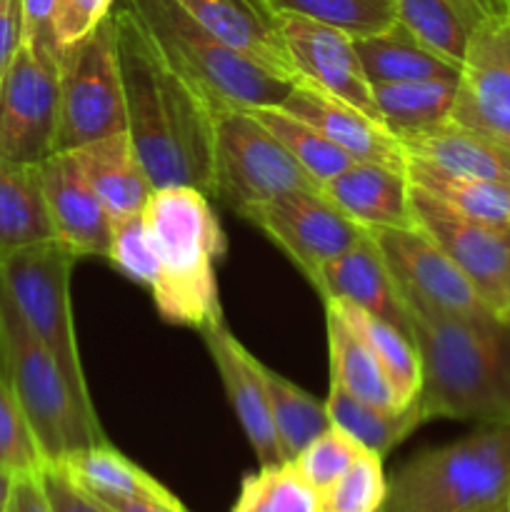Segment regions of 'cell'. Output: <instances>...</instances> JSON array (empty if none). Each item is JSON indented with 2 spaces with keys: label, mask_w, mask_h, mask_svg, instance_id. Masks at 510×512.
Instances as JSON below:
<instances>
[{
  "label": "cell",
  "mask_w": 510,
  "mask_h": 512,
  "mask_svg": "<svg viewBox=\"0 0 510 512\" xmlns=\"http://www.w3.org/2000/svg\"><path fill=\"white\" fill-rule=\"evenodd\" d=\"M123 73L128 135L153 188L190 185L213 198L215 110L160 55L128 3L110 13Z\"/></svg>",
  "instance_id": "cell-1"
},
{
  "label": "cell",
  "mask_w": 510,
  "mask_h": 512,
  "mask_svg": "<svg viewBox=\"0 0 510 512\" xmlns=\"http://www.w3.org/2000/svg\"><path fill=\"white\" fill-rule=\"evenodd\" d=\"M413 315V340L423 363L418 405L435 418L510 425V325L503 318Z\"/></svg>",
  "instance_id": "cell-2"
},
{
  "label": "cell",
  "mask_w": 510,
  "mask_h": 512,
  "mask_svg": "<svg viewBox=\"0 0 510 512\" xmlns=\"http://www.w3.org/2000/svg\"><path fill=\"white\" fill-rule=\"evenodd\" d=\"M143 220L160 263V280L150 290L160 318L200 333L220 323L213 265L225 253V233L210 195L190 185L155 188Z\"/></svg>",
  "instance_id": "cell-3"
},
{
  "label": "cell",
  "mask_w": 510,
  "mask_h": 512,
  "mask_svg": "<svg viewBox=\"0 0 510 512\" xmlns=\"http://www.w3.org/2000/svg\"><path fill=\"white\" fill-rule=\"evenodd\" d=\"M0 380L18 400L45 463L108 443L100 420L80 410L63 370L25 323L0 280Z\"/></svg>",
  "instance_id": "cell-4"
},
{
  "label": "cell",
  "mask_w": 510,
  "mask_h": 512,
  "mask_svg": "<svg viewBox=\"0 0 510 512\" xmlns=\"http://www.w3.org/2000/svg\"><path fill=\"white\" fill-rule=\"evenodd\" d=\"M510 493V425L415 455L388 483L385 512H503Z\"/></svg>",
  "instance_id": "cell-5"
},
{
  "label": "cell",
  "mask_w": 510,
  "mask_h": 512,
  "mask_svg": "<svg viewBox=\"0 0 510 512\" xmlns=\"http://www.w3.org/2000/svg\"><path fill=\"white\" fill-rule=\"evenodd\" d=\"M123 3L138 15L160 55L208 98L213 110L280 105L293 88L290 80L278 78L255 60L213 38L175 0Z\"/></svg>",
  "instance_id": "cell-6"
},
{
  "label": "cell",
  "mask_w": 510,
  "mask_h": 512,
  "mask_svg": "<svg viewBox=\"0 0 510 512\" xmlns=\"http://www.w3.org/2000/svg\"><path fill=\"white\" fill-rule=\"evenodd\" d=\"M75 260L78 255L65 248L60 240H45L5 258L0 263V280L13 295L25 323L60 365L80 410L90 420H98L80 363L78 338H75L73 303H70V275Z\"/></svg>",
  "instance_id": "cell-7"
},
{
  "label": "cell",
  "mask_w": 510,
  "mask_h": 512,
  "mask_svg": "<svg viewBox=\"0 0 510 512\" xmlns=\"http://www.w3.org/2000/svg\"><path fill=\"white\" fill-rule=\"evenodd\" d=\"M60 110L55 153L128 130L123 73L113 18L60 50Z\"/></svg>",
  "instance_id": "cell-8"
},
{
  "label": "cell",
  "mask_w": 510,
  "mask_h": 512,
  "mask_svg": "<svg viewBox=\"0 0 510 512\" xmlns=\"http://www.w3.org/2000/svg\"><path fill=\"white\" fill-rule=\"evenodd\" d=\"M293 190L320 193V185L250 110H215L213 198L240 215L250 205Z\"/></svg>",
  "instance_id": "cell-9"
},
{
  "label": "cell",
  "mask_w": 510,
  "mask_h": 512,
  "mask_svg": "<svg viewBox=\"0 0 510 512\" xmlns=\"http://www.w3.org/2000/svg\"><path fill=\"white\" fill-rule=\"evenodd\" d=\"M400 295L410 313L438 315V318H490L495 315L463 270L443 253L425 230L415 228H373ZM498 318V315H495Z\"/></svg>",
  "instance_id": "cell-10"
},
{
  "label": "cell",
  "mask_w": 510,
  "mask_h": 512,
  "mask_svg": "<svg viewBox=\"0 0 510 512\" xmlns=\"http://www.w3.org/2000/svg\"><path fill=\"white\" fill-rule=\"evenodd\" d=\"M240 218L253 223L270 243L278 245L313 288L325 265L340 258L368 233L363 225L328 203L323 193L305 190H293L250 205Z\"/></svg>",
  "instance_id": "cell-11"
},
{
  "label": "cell",
  "mask_w": 510,
  "mask_h": 512,
  "mask_svg": "<svg viewBox=\"0 0 510 512\" xmlns=\"http://www.w3.org/2000/svg\"><path fill=\"white\" fill-rule=\"evenodd\" d=\"M410 203L415 225L443 248L473 283L483 303L503 318L510 298V225L485 223L458 213L418 185H413Z\"/></svg>",
  "instance_id": "cell-12"
},
{
  "label": "cell",
  "mask_w": 510,
  "mask_h": 512,
  "mask_svg": "<svg viewBox=\"0 0 510 512\" xmlns=\"http://www.w3.org/2000/svg\"><path fill=\"white\" fill-rule=\"evenodd\" d=\"M60 110L58 60L20 45L0 80V158L38 165L55 153Z\"/></svg>",
  "instance_id": "cell-13"
},
{
  "label": "cell",
  "mask_w": 510,
  "mask_h": 512,
  "mask_svg": "<svg viewBox=\"0 0 510 512\" xmlns=\"http://www.w3.org/2000/svg\"><path fill=\"white\" fill-rule=\"evenodd\" d=\"M450 120L510 150V13L480 20L470 35Z\"/></svg>",
  "instance_id": "cell-14"
},
{
  "label": "cell",
  "mask_w": 510,
  "mask_h": 512,
  "mask_svg": "<svg viewBox=\"0 0 510 512\" xmlns=\"http://www.w3.org/2000/svg\"><path fill=\"white\" fill-rule=\"evenodd\" d=\"M285 40L298 78L318 85L325 93L345 100L380 120L373 100V85L365 78L363 63L355 50V38L330 25L315 23L293 13H273ZM383 123V120H380Z\"/></svg>",
  "instance_id": "cell-15"
},
{
  "label": "cell",
  "mask_w": 510,
  "mask_h": 512,
  "mask_svg": "<svg viewBox=\"0 0 510 512\" xmlns=\"http://www.w3.org/2000/svg\"><path fill=\"white\" fill-rule=\"evenodd\" d=\"M38 168L55 240L78 258H108L113 218L75 163L73 153L60 150L38 163Z\"/></svg>",
  "instance_id": "cell-16"
},
{
  "label": "cell",
  "mask_w": 510,
  "mask_h": 512,
  "mask_svg": "<svg viewBox=\"0 0 510 512\" xmlns=\"http://www.w3.org/2000/svg\"><path fill=\"white\" fill-rule=\"evenodd\" d=\"M280 108L313 125L355 163H378L395 170L408 168L403 143L380 120L370 118L368 113L325 93L308 80H295Z\"/></svg>",
  "instance_id": "cell-17"
},
{
  "label": "cell",
  "mask_w": 510,
  "mask_h": 512,
  "mask_svg": "<svg viewBox=\"0 0 510 512\" xmlns=\"http://www.w3.org/2000/svg\"><path fill=\"white\" fill-rule=\"evenodd\" d=\"M203 340L220 373V383L228 395L230 408L238 415L240 428H243L253 453L258 455L260 465L285 463L273 415H270L268 390H265L260 363L235 340L225 320L203 330Z\"/></svg>",
  "instance_id": "cell-18"
},
{
  "label": "cell",
  "mask_w": 510,
  "mask_h": 512,
  "mask_svg": "<svg viewBox=\"0 0 510 512\" xmlns=\"http://www.w3.org/2000/svg\"><path fill=\"white\" fill-rule=\"evenodd\" d=\"M315 290L323 303L325 300H343V303L355 305L413 338V315H410V308L405 305L398 283H395L370 230L353 248L325 265Z\"/></svg>",
  "instance_id": "cell-19"
},
{
  "label": "cell",
  "mask_w": 510,
  "mask_h": 512,
  "mask_svg": "<svg viewBox=\"0 0 510 512\" xmlns=\"http://www.w3.org/2000/svg\"><path fill=\"white\" fill-rule=\"evenodd\" d=\"M195 23L220 43L255 60L278 78L298 80L275 15L258 0H175Z\"/></svg>",
  "instance_id": "cell-20"
},
{
  "label": "cell",
  "mask_w": 510,
  "mask_h": 512,
  "mask_svg": "<svg viewBox=\"0 0 510 512\" xmlns=\"http://www.w3.org/2000/svg\"><path fill=\"white\" fill-rule=\"evenodd\" d=\"M320 193L365 230L415 228L410 203L413 183L405 170L378 163H353L320 185Z\"/></svg>",
  "instance_id": "cell-21"
},
{
  "label": "cell",
  "mask_w": 510,
  "mask_h": 512,
  "mask_svg": "<svg viewBox=\"0 0 510 512\" xmlns=\"http://www.w3.org/2000/svg\"><path fill=\"white\" fill-rule=\"evenodd\" d=\"M95 195L103 200L110 218L125 220L140 215L153 195L143 160L130 140L128 130L85 143L70 150Z\"/></svg>",
  "instance_id": "cell-22"
},
{
  "label": "cell",
  "mask_w": 510,
  "mask_h": 512,
  "mask_svg": "<svg viewBox=\"0 0 510 512\" xmlns=\"http://www.w3.org/2000/svg\"><path fill=\"white\" fill-rule=\"evenodd\" d=\"M400 143L408 158L423 160L445 173L510 185V150L453 120Z\"/></svg>",
  "instance_id": "cell-23"
},
{
  "label": "cell",
  "mask_w": 510,
  "mask_h": 512,
  "mask_svg": "<svg viewBox=\"0 0 510 512\" xmlns=\"http://www.w3.org/2000/svg\"><path fill=\"white\" fill-rule=\"evenodd\" d=\"M53 238L40 168L0 158V263Z\"/></svg>",
  "instance_id": "cell-24"
},
{
  "label": "cell",
  "mask_w": 510,
  "mask_h": 512,
  "mask_svg": "<svg viewBox=\"0 0 510 512\" xmlns=\"http://www.w3.org/2000/svg\"><path fill=\"white\" fill-rule=\"evenodd\" d=\"M365 78L375 83H410V80H458L460 65L443 58L408 33L403 25L355 40Z\"/></svg>",
  "instance_id": "cell-25"
},
{
  "label": "cell",
  "mask_w": 510,
  "mask_h": 512,
  "mask_svg": "<svg viewBox=\"0 0 510 512\" xmlns=\"http://www.w3.org/2000/svg\"><path fill=\"white\" fill-rule=\"evenodd\" d=\"M325 310H333L368 345L370 353L383 365L400 405H413L423 388V363L413 338L343 300H325Z\"/></svg>",
  "instance_id": "cell-26"
},
{
  "label": "cell",
  "mask_w": 510,
  "mask_h": 512,
  "mask_svg": "<svg viewBox=\"0 0 510 512\" xmlns=\"http://www.w3.org/2000/svg\"><path fill=\"white\" fill-rule=\"evenodd\" d=\"M458 80H410L375 83L373 100L385 128L398 140L428 133L448 123Z\"/></svg>",
  "instance_id": "cell-27"
},
{
  "label": "cell",
  "mask_w": 510,
  "mask_h": 512,
  "mask_svg": "<svg viewBox=\"0 0 510 512\" xmlns=\"http://www.w3.org/2000/svg\"><path fill=\"white\" fill-rule=\"evenodd\" d=\"M325 408H328V418L335 428L345 430L360 448L380 455V458H385L418 425H423L418 400L400 410L375 408V405H368L345 393L338 383H330Z\"/></svg>",
  "instance_id": "cell-28"
},
{
  "label": "cell",
  "mask_w": 510,
  "mask_h": 512,
  "mask_svg": "<svg viewBox=\"0 0 510 512\" xmlns=\"http://www.w3.org/2000/svg\"><path fill=\"white\" fill-rule=\"evenodd\" d=\"M328 313V348H330V383H338L353 398L375 408L400 410V405L383 365L378 363L368 345L333 313Z\"/></svg>",
  "instance_id": "cell-29"
},
{
  "label": "cell",
  "mask_w": 510,
  "mask_h": 512,
  "mask_svg": "<svg viewBox=\"0 0 510 512\" xmlns=\"http://www.w3.org/2000/svg\"><path fill=\"white\" fill-rule=\"evenodd\" d=\"M395 20L443 58L463 63L480 13L470 0H393Z\"/></svg>",
  "instance_id": "cell-30"
},
{
  "label": "cell",
  "mask_w": 510,
  "mask_h": 512,
  "mask_svg": "<svg viewBox=\"0 0 510 512\" xmlns=\"http://www.w3.org/2000/svg\"><path fill=\"white\" fill-rule=\"evenodd\" d=\"M55 465H63L75 483L83 485L88 493H93L100 500L153 498V495L170 493L163 483H158L153 475L145 473L140 465L125 458L110 443L85 448Z\"/></svg>",
  "instance_id": "cell-31"
},
{
  "label": "cell",
  "mask_w": 510,
  "mask_h": 512,
  "mask_svg": "<svg viewBox=\"0 0 510 512\" xmlns=\"http://www.w3.org/2000/svg\"><path fill=\"white\" fill-rule=\"evenodd\" d=\"M405 173L410 183L435 195L440 203L458 213L485 220V223L510 225V185L445 173L415 158H408Z\"/></svg>",
  "instance_id": "cell-32"
},
{
  "label": "cell",
  "mask_w": 510,
  "mask_h": 512,
  "mask_svg": "<svg viewBox=\"0 0 510 512\" xmlns=\"http://www.w3.org/2000/svg\"><path fill=\"white\" fill-rule=\"evenodd\" d=\"M265 390H268L270 415H273L275 433H278L280 450L285 460H295L303 453L305 445L313 443L320 433L330 428L328 408L325 403L315 400L288 378L260 363Z\"/></svg>",
  "instance_id": "cell-33"
},
{
  "label": "cell",
  "mask_w": 510,
  "mask_h": 512,
  "mask_svg": "<svg viewBox=\"0 0 510 512\" xmlns=\"http://www.w3.org/2000/svg\"><path fill=\"white\" fill-rule=\"evenodd\" d=\"M250 113L275 135V140L293 155L295 163L318 185L328 183V180H333L335 175H340L345 168L355 163L348 153H343L338 145L330 143L313 125L290 115L280 105L250 108Z\"/></svg>",
  "instance_id": "cell-34"
},
{
  "label": "cell",
  "mask_w": 510,
  "mask_h": 512,
  "mask_svg": "<svg viewBox=\"0 0 510 512\" xmlns=\"http://www.w3.org/2000/svg\"><path fill=\"white\" fill-rule=\"evenodd\" d=\"M270 13H293L315 23L330 25L350 38H370L393 28V0H258Z\"/></svg>",
  "instance_id": "cell-35"
},
{
  "label": "cell",
  "mask_w": 510,
  "mask_h": 512,
  "mask_svg": "<svg viewBox=\"0 0 510 512\" xmlns=\"http://www.w3.org/2000/svg\"><path fill=\"white\" fill-rule=\"evenodd\" d=\"M230 512H318V493L290 460L245 475Z\"/></svg>",
  "instance_id": "cell-36"
},
{
  "label": "cell",
  "mask_w": 510,
  "mask_h": 512,
  "mask_svg": "<svg viewBox=\"0 0 510 512\" xmlns=\"http://www.w3.org/2000/svg\"><path fill=\"white\" fill-rule=\"evenodd\" d=\"M385 500L388 480L383 458L363 450L333 485L320 490L318 512H385Z\"/></svg>",
  "instance_id": "cell-37"
},
{
  "label": "cell",
  "mask_w": 510,
  "mask_h": 512,
  "mask_svg": "<svg viewBox=\"0 0 510 512\" xmlns=\"http://www.w3.org/2000/svg\"><path fill=\"white\" fill-rule=\"evenodd\" d=\"M365 448H360L353 438H350L345 430L330 425L325 433H320L318 438L310 445H305L303 453L298 455L290 463L298 468V473L308 480L315 488V493L325 490L328 485H333L350 465L358 460V455Z\"/></svg>",
  "instance_id": "cell-38"
},
{
  "label": "cell",
  "mask_w": 510,
  "mask_h": 512,
  "mask_svg": "<svg viewBox=\"0 0 510 512\" xmlns=\"http://www.w3.org/2000/svg\"><path fill=\"white\" fill-rule=\"evenodd\" d=\"M108 260L120 273L128 275L135 283L145 285L148 290H153L158 285L160 263L153 250V243L148 238L143 213L133 215V218L115 220Z\"/></svg>",
  "instance_id": "cell-39"
},
{
  "label": "cell",
  "mask_w": 510,
  "mask_h": 512,
  "mask_svg": "<svg viewBox=\"0 0 510 512\" xmlns=\"http://www.w3.org/2000/svg\"><path fill=\"white\" fill-rule=\"evenodd\" d=\"M0 465L13 475L35 473L45 465L18 400L0 380Z\"/></svg>",
  "instance_id": "cell-40"
},
{
  "label": "cell",
  "mask_w": 510,
  "mask_h": 512,
  "mask_svg": "<svg viewBox=\"0 0 510 512\" xmlns=\"http://www.w3.org/2000/svg\"><path fill=\"white\" fill-rule=\"evenodd\" d=\"M115 0H55L53 33L58 48L80 43L85 35L93 33L110 13Z\"/></svg>",
  "instance_id": "cell-41"
},
{
  "label": "cell",
  "mask_w": 510,
  "mask_h": 512,
  "mask_svg": "<svg viewBox=\"0 0 510 512\" xmlns=\"http://www.w3.org/2000/svg\"><path fill=\"white\" fill-rule=\"evenodd\" d=\"M40 480L55 512H113L103 500L75 483L63 465L45 463L40 468Z\"/></svg>",
  "instance_id": "cell-42"
},
{
  "label": "cell",
  "mask_w": 510,
  "mask_h": 512,
  "mask_svg": "<svg viewBox=\"0 0 510 512\" xmlns=\"http://www.w3.org/2000/svg\"><path fill=\"white\" fill-rule=\"evenodd\" d=\"M23 10V45L35 55L58 60L60 48L53 33L55 0H20Z\"/></svg>",
  "instance_id": "cell-43"
},
{
  "label": "cell",
  "mask_w": 510,
  "mask_h": 512,
  "mask_svg": "<svg viewBox=\"0 0 510 512\" xmlns=\"http://www.w3.org/2000/svg\"><path fill=\"white\" fill-rule=\"evenodd\" d=\"M23 45V10L20 0H0V80Z\"/></svg>",
  "instance_id": "cell-44"
},
{
  "label": "cell",
  "mask_w": 510,
  "mask_h": 512,
  "mask_svg": "<svg viewBox=\"0 0 510 512\" xmlns=\"http://www.w3.org/2000/svg\"><path fill=\"white\" fill-rule=\"evenodd\" d=\"M5 512H55L40 480V470L15 475Z\"/></svg>",
  "instance_id": "cell-45"
},
{
  "label": "cell",
  "mask_w": 510,
  "mask_h": 512,
  "mask_svg": "<svg viewBox=\"0 0 510 512\" xmlns=\"http://www.w3.org/2000/svg\"><path fill=\"white\" fill-rule=\"evenodd\" d=\"M113 512H188L185 505L168 495H153V498H120V500H103Z\"/></svg>",
  "instance_id": "cell-46"
},
{
  "label": "cell",
  "mask_w": 510,
  "mask_h": 512,
  "mask_svg": "<svg viewBox=\"0 0 510 512\" xmlns=\"http://www.w3.org/2000/svg\"><path fill=\"white\" fill-rule=\"evenodd\" d=\"M473 8L478 10L480 18H500L510 13V0H470Z\"/></svg>",
  "instance_id": "cell-47"
},
{
  "label": "cell",
  "mask_w": 510,
  "mask_h": 512,
  "mask_svg": "<svg viewBox=\"0 0 510 512\" xmlns=\"http://www.w3.org/2000/svg\"><path fill=\"white\" fill-rule=\"evenodd\" d=\"M13 478L15 475L10 473L8 468H3V465H0V512H5V505H8L10 488H13Z\"/></svg>",
  "instance_id": "cell-48"
},
{
  "label": "cell",
  "mask_w": 510,
  "mask_h": 512,
  "mask_svg": "<svg viewBox=\"0 0 510 512\" xmlns=\"http://www.w3.org/2000/svg\"><path fill=\"white\" fill-rule=\"evenodd\" d=\"M503 320L510 325V298H508V305H505V313H503Z\"/></svg>",
  "instance_id": "cell-49"
},
{
  "label": "cell",
  "mask_w": 510,
  "mask_h": 512,
  "mask_svg": "<svg viewBox=\"0 0 510 512\" xmlns=\"http://www.w3.org/2000/svg\"><path fill=\"white\" fill-rule=\"evenodd\" d=\"M505 512H510V493H508V500H505Z\"/></svg>",
  "instance_id": "cell-50"
},
{
  "label": "cell",
  "mask_w": 510,
  "mask_h": 512,
  "mask_svg": "<svg viewBox=\"0 0 510 512\" xmlns=\"http://www.w3.org/2000/svg\"><path fill=\"white\" fill-rule=\"evenodd\" d=\"M503 512H505V510H503Z\"/></svg>",
  "instance_id": "cell-51"
}]
</instances>
